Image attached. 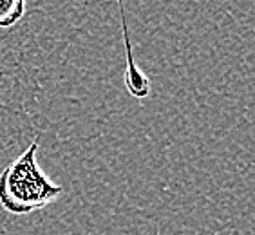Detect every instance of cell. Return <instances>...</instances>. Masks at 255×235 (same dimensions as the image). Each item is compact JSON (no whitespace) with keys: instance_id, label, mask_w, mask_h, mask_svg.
<instances>
[{"instance_id":"7a4b0ae2","label":"cell","mask_w":255,"mask_h":235,"mask_svg":"<svg viewBox=\"0 0 255 235\" xmlns=\"http://www.w3.org/2000/svg\"><path fill=\"white\" fill-rule=\"evenodd\" d=\"M27 0H0V29H9L25 15Z\"/></svg>"},{"instance_id":"6da1fadb","label":"cell","mask_w":255,"mask_h":235,"mask_svg":"<svg viewBox=\"0 0 255 235\" xmlns=\"http://www.w3.org/2000/svg\"><path fill=\"white\" fill-rule=\"evenodd\" d=\"M38 139H33L15 161L0 172V206L7 214L25 216L44 210L62 196V185L45 176L38 165Z\"/></svg>"}]
</instances>
